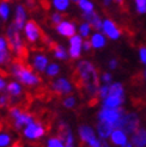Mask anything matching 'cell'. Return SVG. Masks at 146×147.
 <instances>
[{
  "instance_id": "1",
  "label": "cell",
  "mask_w": 146,
  "mask_h": 147,
  "mask_svg": "<svg viewBox=\"0 0 146 147\" xmlns=\"http://www.w3.org/2000/svg\"><path fill=\"white\" fill-rule=\"evenodd\" d=\"M101 82V77L98 71L91 61L89 60H80L77 62L76 71L73 74V83L79 89L86 93L90 99L97 97L98 87Z\"/></svg>"
},
{
  "instance_id": "2",
  "label": "cell",
  "mask_w": 146,
  "mask_h": 147,
  "mask_svg": "<svg viewBox=\"0 0 146 147\" xmlns=\"http://www.w3.org/2000/svg\"><path fill=\"white\" fill-rule=\"evenodd\" d=\"M10 71L11 74L25 86H37L41 84V78L19 59H16L11 62Z\"/></svg>"
},
{
  "instance_id": "3",
  "label": "cell",
  "mask_w": 146,
  "mask_h": 147,
  "mask_svg": "<svg viewBox=\"0 0 146 147\" xmlns=\"http://www.w3.org/2000/svg\"><path fill=\"white\" fill-rule=\"evenodd\" d=\"M6 40L9 43V48L11 51L17 56V59L24 61L28 57V49L24 45L23 40L20 36V30H18L17 26L13 23L9 25V28L6 29Z\"/></svg>"
},
{
  "instance_id": "4",
  "label": "cell",
  "mask_w": 146,
  "mask_h": 147,
  "mask_svg": "<svg viewBox=\"0 0 146 147\" xmlns=\"http://www.w3.org/2000/svg\"><path fill=\"white\" fill-rule=\"evenodd\" d=\"M140 126V119L137 113H125L121 119L114 124L115 128L122 129L127 135H132Z\"/></svg>"
},
{
  "instance_id": "5",
  "label": "cell",
  "mask_w": 146,
  "mask_h": 147,
  "mask_svg": "<svg viewBox=\"0 0 146 147\" xmlns=\"http://www.w3.org/2000/svg\"><path fill=\"white\" fill-rule=\"evenodd\" d=\"M78 135L80 140L85 142L89 147H102V139H98L96 131L87 124H82L78 128Z\"/></svg>"
},
{
  "instance_id": "6",
  "label": "cell",
  "mask_w": 146,
  "mask_h": 147,
  "mask_svg": "<svg viewBox=\"0 0 146 147\" xmlns=\"http://www.w3.org/2000/svg\"><path fill=\"white\" fill-rule=\"evenodd\" d=\"M23 30H24V35H25L26 41L29 43H32V45L41 41V38H43V36H45L41 30V28L39 26V24L32 19L26 22Z\"/></svg>"
},
{
  "instance_id": "7",
  "label": "cell",
  "mask_w": 146,
  "mask_h": 147,
  "mask_svg": "<svg viewBox=\"0 0 146 147\" xmlns=\"http://www.w3.org/2000/svg\"><path fill=\"white\" fill-rule=\"evenodd\" d=\"M125 113L126 111L122 107L121 108H115V109H113V108H102L97 114V117H98V120L107 121L109 123L115 124L123 115H125Z\"/></svg>"
},
{
  "instance_id": "8",
  "label": "cell",
  "mask_w": 146,
  "mask_h": 147,
  "mask_svg": "<svg viewBox=\"0 0 146 147\" xmlns=\"http://www.w3.org/2000/svg\"><path fill=\"white\" fill-rule=\"evenodd\" d=\"M46 134V129L43 127V124L40 122H31L29 123L28 126H25L23 128V135L25 139L30 141H36L39 139L43 138Z\"/></svg>"
},
{
  "instance_id": "9",
  "label": "cell",
  "mask_w": 146,
  "mask_h": 147,
  "mask_svg": "<svg viewBox=\"0 0 146 147\" xmlns=\"http://www.w3.org/2000/svg\"><path fill=\"white\" fill-rule=\"evenodd\" d=\"M102 32L104 34L105 37H108L112 41H118L121 36L120 28L116 25L115 22L110 18L103 19V23H102Z\"/></svg>"
},
{
  "instance_id": "10",
  "label": "cell",
  "mask_w": 146,
  "mask_h": 147,
  "mask_svg": "<svg viewBox=\"0 0 146 147\" xmlns=\"http://www.w3.org/2000/svg\"><path fill=\"white\" fill-rule=\"evenodd\" d=\"M83 53V37L80 35H74L68 41V56L72 60H77Z\"/></svg>"
},
{
  "instance_id": "11",
  "label": "cell",
  "mask_w": 146,
  "mask_h": 147,
  "mask_svg": "<svg viewBox=\"0 0 146 147\" xmlns=\"http://www.w3.org/2000/svg\"><path fill=\"white\" fill-rule=\"evenodd\" d=\"M50 89L56 94L64 96V94H70L73 91V85L67 78L61 77V78H57L56 80H54L52 85H50Z\"/></svg>"
},
{
  "instance_id": "12",
  "label": "cell",
  "mask_w": 146,
  "mask_h": 147,
  "mask_svg": "<svg viewBox=\"0 0 146 147\" xmlns=\"http://www.w3.org/2000/svg\"><path fill=\"white\" fill-rule=\"evenodd\" d=\"M55 30L59 35L64 36V37L70 38V37H72V36L76 35V32L78 31V29H77V25L74 24V22L64 19L61 23L55 25Z\"/></svg>"
},
{
  "instance_id": "13",
  "label": "cell",
  "mask_w": 146,
  "mask_h": 147,
  "mask_svg": "<svg viewBox=\"0 0 146 147\" xmlns=\"http://www.w3.org/2000/svg\"><path fill=\"white\" fill-rule=\"evenodd\" d=\"M26 10L23 5L18 4L14 9V20H13V24L17 26L18 30H23L25 23H26Z\"/></svg>"
},
{
  "instance_id": "14",
  "label": "cell",
  "mask_w": 146,
  "mask_h": 147,
  "mask_svg": "<svg viewBox=\"0 0 146 147\" xmlns=\"http://www.w3.org/2000/svg\"><path fill=\"white\" fill-rule=\"evenodd\" d=\"M82 18L87 22L92 29H95L96 31H102V23H103V20H102L101 16L96 12V11H92V12H89V13H84L82 14Z\"/></svg>"
},
{
  "instance_id": "15",
  "label": "cell",
  "mask_w": 146,
  "mask_h": 147,
  "mask_svg": "<svg viewBox=\"0 0 146 147\" xmlns=\"http://www.w3.org/2000/svg\"><path fill=\"white\" fill-rule=\"evenodd\" d=\"M114 129H115V127H114L113 123H109L107 121L98 120L97 126H96V130H97V134H98L99 139H102V140H105V139L110 138V135H112Z\"/></svg>"
},
{
  "instance_id": "16",
  "label": "cell",
  "mask_w": 146,
  "mask_h": 147,
  "mask_svg": "<svg viewBox=\"0 0 146 147\" xmlns=\"http://www.w3.org/2000/svg\"><path fill=\"white\" fill-rule=\"evenodd\" d=\"M48 65H49V61H48L47 55L42 54V53H37V54L34 55V57H32V68L36 72H39V73L46 72Z\"/></svg>"
},
{
  "instance_id": "17",
  "label": "cell",
  "mask_w": 146,
  "mask_h": 147,
  "mask_svg": "<svg viewBox=\"0 0 146 147\" xmlns=\"http://www.w3.org/2000/svg\"><path fill=\"white\" fill-rule=\"evenodd\" d=\"M109 139H110L112 144H114L118 147H125V145L128 144V135L122 129L115 128Z\"/></svg>"
},
{
  "instance_id": "18",
  "label": "cell",
  "mask_w": 146,
  "mask_h": 147,
  "mask_svg": "<svg viewBox=\"0 0 146 147\" xmlns=\"http://www.w3.org/2000/svg\"><path fill=\"white\" fill-rule=\"evenodd\" d=\"M133 147H146V129L139 127L130 136Z\"/></svg>"
},
{
  "instance_id": "19",
  "label": "cell",
  "mask_w": 146,
  "mask_h": 147,
  "mask_svg": "<svg viewBox=\"0 0 146 147\" xmlns=\"http://www.w3.org/2000/svg\"><path fill=\"white\" fill-rule=\"evenodd\" d=\"M34 121H35L34 120V116L31 114L25 113V111H22L20 115L13 120V127H14V129L19 130V129L24 128L25 126H28L29 123H31Z\"/></svg>"
},
{
  "instance_id": "20",
  "label": "cell",
  "mask_w": 146,
  "mask_h": 147,
  "mask_svg": "<svg viewBox=\"0 0 146 147\" xmlns=\"http://www.w3.org/2000/svg\"><path fill=\"white\" fill-rule=\"evenodd\" d=\"M125 103V97H119V96H108L102 100V108H121L122 104Z\"/></svg>"
},
{
  "instance_id": "21",
  "label": "cell",
  "mask_w": 146,
  "mask_h": 147,
  "mask_svg": "<svg viewBox=\"0 0 146 147\" xmlns=\"http://www.w3.org/2000/svg\"><path fill=\"white\" fill-rule=\"evenodd\" d=\"M90 43H91V46L93 49H102V48H104L107 46V37L104 36L103 32H101V31H97V32H95L91 35V37H90Z\"/></svg>"
},
{
  "instance_id": "22",
  "label": "cell",
  "mask_w": 146,
  "mask_h": 147,
  "mask_svg": "<svg viewBox=\"0 0 146 147\" xmlns=\"http://www.w3.org/2000/svg\"><path fill=\"white\" fill-rule=\"evenodd\" d=\"M52 49H53L54 57L57 59V60H67L68 59V53H67V50L65 49L64 46L57 45V43H53Z\"/></svg>"
},
{
  "instance_id": "23",
  "label": "cell",
  "mask_w": 146,
  "mask_h": 147,
  "mask_svg": "<svg viewBox=\"0 0 146 147\" xmlns=\"http://www.w3.org/2000/svg\"><path fill=\"white\" fill-rule=\"evenodd\" d=\"M6 91L9 92V94L12 97H19L22 92H23V87H22L20 83H18V82H11L6 86Z\"/></svg>"
},
{
  "instance_id": "24",
  "label": "cell",
  "mask_w": 146,
  "mask_h": 147,
  "mask_svg": "<svg viewBox=\"0 0 146 147\" xmlns=\"http://www.w3.org/2000/svg\"><path fill=\"white\" fill-rule=\"evenodd\" d=\"M109 94L112 96H119V97H125V87L119 82L112 83L109 85Z\"/></svg>"
},
{
  "instance_id": "25",
  "label": "cell",
  "mask_w": 146,
  "mask_h": 147,
  "mask_svg": "<svg viewBox=\"0 0 146 147\" xmlns=\"http://www.w3.org/2000/svg\"><path fill=\"white\" fill-rule=\"evenodd\" d=\"M71 0H52V5L57 12H66L70 7Z\"/></svg>"
},
{
  "instance_id": "26",
  "label": "cell",
  "mask_w": 146,
  "mask_h": 147,
  "mask_svg": "<svg viewBox=\"0 0 146 147\" xmlns=\"http://www.w3.org/2000/svg\"><path fill=\"white\" fill-rule=\"evenodd\" d=\"M10 13H11V9H10V5L6 0H3L0 3V18L3 19V22H6L10 17Z\"/></svg>"
},
{
  "instance_id": "27",
  "label": "cell",
  "mask_w": 146,
  "mask_h": 147,
  "mask_svg": "<svg viewBox=\"0 0 146 147\" xmlns=\"http://www.w3.org/2000/svg\"><path fill=\"white\" fill-rule=\"evenodd\" d=\"M79 9L82 10L84 13H89V12H92L95 11V5L91 0H79L77 3Z\"/></svg>"
},
{
  "instance_id": "28",
  "label": "cell",
  "mask_w": 146,
  "mask_h": 147,
  "mask_svg": "<svg viewBox=\"0 0 146 147\" xmlns=\"http://www.w3.org/2000/svg\"><path fill=\"white\" fill-rule=\"evenodd\" d=\"M91 30H92V28L91 25L87 23V22H84V23H82L79 25L78 28V31H79V35L82 36L83 38H87L89 36L91 35Z\"/></svg>"
},
{
  "instance_id": "29",
  "label": "cell",
  "mask_w": 146,
  "mask_h": 147,
  "mask_svg": "<svg viewBox=\"0 0 146 147\" xmlns=\"http://www.w3.org/2000/svg\"><path fill=\"white\" fill-rule=\"evenodd\" d=\"M45 73H46V74H47L49 78H54V77H56V76L60 73V66L57 65V63H55V62L49 63Z\"/></svg>"
},
{
  "instance_id": "30",
  "label": "cell",
  "mask_w": 146,
  "mask_h": 147,
  "mask_svg": "<svg viewBox=\"0 0 146 147\" xmlns=\"http://www.w3.org/2000/svg\"><path fill=\"white\" fill-rule=\"evenodd\" d=\"M47 147H65V144L60 136H52L47 140Z\"/></svg>"
},
{
  "instance_id": "31",
  "label": "cell",
  "mask_w": 146,
  "mask_h": 147,
  "mask_svg": "<svg viewBox=\"0 0 146 147\" xmlns=\"http://www.w3.org/2000/svg\"><path fill=\"white\" fill-rule=\"evenodd\" d=\"M12 142V138L9 133H0V147H9Z\"/></svg>"
},
{
  "instance_id": "32",
  "label": "cell",
  "mask_w": 146,
  "mask_h": 147,
  "mask_svg": "<svg viewBox=\"0 0 146 147\" xmlns=\"http://www.w3.org/2000/svg\"><path fill=\"white\" fill-rule=\"evenodd\" d=\"M9 62H11V54L9 49H5L0 51V66H5Z\"/></svg>"
},
{
  "instance_id": "33",
  "label": "cell",
  "mask_w": 146,
  "mask_h": 147,
  "mask_svg": "<svg viewBox=\"0 0 146 147\" xmlns=\"http://www.w3.org/2000/svg\"><path fill=\"white\" fill-rule=\"evenodd\" d=\"M135 5V11L139 14H145L146 13V0H134Z\"/></svg>"
},
{
  "instance_id": "34",
  "label": "cell",
  "mask_w": 146,
  "mask_h": 147,
  "mask_svg": "<svg viewBox=\"0 0 146 147\" xmlns=\"http://www.w3.org/2000/svg\"><path fill=\"white\" fill-rule=\"evenodd\" d=\"M76 104H77V99H76V97H73V96H67L66 98H64V100H62V105L66 109L74 108Z\"/></svg>"
},
{
  "instance_id": "35",
  "label": "cell",
  "mask_w": 146,
  "mask_h": 147,
  "mask_svg": "<svg viewBox=\"0 0 146 147\" xmlns=\"http://www.w3.org/2000/svg\"><path fill=\"white\" fill-rule=\"evenodd\" d=\"M109 94V85L108 84H102L98 87V93H97V97H99L102 100H103Z\"/></svg>"
},
{
  "instance_id": "36",
  "label": "cell",
  "mask_w": 146,
  "mask_h": 147,
  "mask_svg": "<svg viewBox=\"0 0 146 147\" xmlns=\"http://www.w3.org/2000/svg\"><path fill=\"white\" fill-rule=\"evenodd\" d=\"M64 20V16L61 14V12H54L52 13V16H50V22L54 24V25H57L59 23Z\"/></svg>"
},
{
  "instance_id": "37",
  "label": "cell",
  "mask_w": 146,
  "mask_h": 147,
  "mask_svg": "<svg viewBox=\"0 0 146 147\" xmlns=\"http://www.w3.org/2000/svg\"><path fill=\"white\" fill-rule=\"evenodd\" d=\"M138 54H139L140 62L146 66V46H139V48H138Z\"/></svg>"
},
{
  "instance_id": "38",
  "label": "cell",
  "mask_w": 146,
  "mask_h": 147,
  "mask_svg": "<svg viewBox=\"0 0 146 147\" xmlns=\"http://www.w3.org/2000/svg\"><path fill=\"white\" fill-rule=\"evenodd\" d=\"M112 82H113V76H112V73H109V72L102 73V76H101V83H102V84H108V85H110Z\"/></svg>"
},
{
  "instance_id": "39",
  "label": "cell",
  "mask_w": 146,
  "mask_h": 147,
  "mask_svg": "<svg viewBox=\"0 0 146 147\" xmlns=\"http://www.w3.org/2000/svg\"><path fill=\"white\" fill-rule=\"evenodd\" d=\"M20 113H22V110H20L18 107H12V108L10 109V116L12 117L13 120L16 119V117H18V116L20 115Z\"/></svg>"
},
{
  "instance_id": "40",
  "label": "cell",
  "mask_w": 146,
  "mask_h": 147,
  "mask_svg": "<svg viewBox=\"0 0 146 147\" xmlns=\"http://www.w3.org/2000/svg\"><path fill=\"white\" fill-rule=\"evenodd\" d=\"M9 103H10L9 96H6V94H1V96H0V108L6 107Z\"/></svg>"
},
{
  "instance_id": "41",
  "label": "cell",
  "mask_w": 146,
  "mask_h": 147,
  "mask_svg": "<svg viewBox=\"0 0 146 147\" xmlns=\"http://www.w3.org/2000/svg\"><path fill=\"white\" fill-rule=\"evenodd\" d=\"M5 49H9V43H7V40L5 37L0 36V51Z\"/></svg>"
},
{
  "instance_id": "42",
  "label": "cell",
  "mask_w": 146,
  "mask_h": 147,
  "mask_svg": "<svg viewBox=\"0 0 146 147\" xmlns=\"http://www.w3.org/2000/svg\"><path fill=\"white\" fill-rule=\"evenodd\" d=\"M118 66H119V61L116 60V59H112V60L108 62V67L110 69H116L118 68Z\"/></svg>"
},
{
  "instance_id": "43",
  "label": "cell",
  "mask_w": 146,
  "mask_h": 147,
  "mask_svg": "<svg viewBox=\"0 0 146 147\" xmlns=\"http://www.w3.org/2000/svg\"><path fill=\"white\" fill-rule=\"evenodd\" d=\"M92 49V46H91V43L89 40H86V41H83V50L85 51H90Z\"/></svg>"
},
{
  "instance_id": "44",
  "label": "cell",
  "mask_w": 146,
  "mask_h": 147,
  "mask_svg": "<svg viewBox=\"0 0 146 147\" xmlns=\"http://www.w3.org/2000/svg\"><path fill=\"white\" fill-rule=\"evenodd\" d=\"M6 86H7V84H6V82H5V79L0 77V91L6 90Z\"/></svg>"
},
{
  "instance_id": "45",
  "label": "cell",
  "mask_w": 146,
  "mask_h": 147,
  "mask_svg": "<svg viewBox=\"0 0 146 147\" xmlns=\"http://www.w3.org/2000/svg\"><path fill=\"white\" fill-rule=\"evenodd\" d=\"M112 1H113V0H103V5H104L105 7H108L109 5L112 4Z\"/></svg>"
},
{
  "instance_id": "46",
  "label": "cell",
  "mask_w": 146,
  "mask_h": 147,
  "mask_svg": "<svg viewBox=\"0 0 146 147\" xmlns=\"http://www.w3.org/2000/svg\"><path fill=\"white\" fill-rule=\"evenodd\" d=\"M102 147H110L108 144H107V141L105 140H102Z\"/></svg>"
},
{
  "instance_id": "47",
  "label": "cell",
  "mask_w": 146,
  "mask_h": 147,
  "mask_svg": "<svg viewBox=\"0 0 146 147\" xmlns=\"http://www.w3.org/2000/svg\"><path fill=\"white\" fill-rule=\"evenodd\" d=\"M11 147H23V146H22L19 142H14V144H13Z\"/></svg>"
},
{
  "instance_id": "48",
  "label": "cell",
  "mask_w": 146,
  "mask_h": 147,
  "mask_svg": "<svg viewBox=\"0 0 146 147\" xmlns=\"http://www.w3.org/2000/svg\"><path fill=\"white\" fill-rule=\"evenodd\" d=\"M115 3H118V4H120V5H122L123 4V0H114Z\"/></svg>"
},
{
  "instance_id": "49",
  "label": "cell",
  "mask_w": 146,
  "mask_h": 147,
  "mask_svg": "<svg viewBox=\"0 0 146 147\" xmlns=\"http://www.w3.org/2000/svg\"><path fill=\"white\" fill-rule=\"evenodd\" d=\"M143 78H144V79L146 80V68H145V71L143 72Z\"/></svg>"
},
{
  "instance_id": "50",
  "label": "cell",
  "mask_w": 146,
  "mask_h": 147,
  "mask_svg": "<svg viewBox=\"0 0 146 147\" xmlns=\"http://www.w3.org/2000/svg\"><path fill=\"white\" fill-rule=\"evenodd\" d=\"M125 147H133V145H132V142H128L127 145H125Z\"/></svg>"
},
{
  "instance_id": "51",
  "label": "cell",
  "mask_w": 146,
  "mask_h": 147,
  "mask_svg": "<svg viewBox=\"0 0 146 147\" xmlns=\"http://www.w3.org/2000/svg\"><path fill=\"white\" fill-rule=\"evenodd\" d=\"M71 1H72V3H78L79 0H71Z\"/></svg>"
}]
</instances>
